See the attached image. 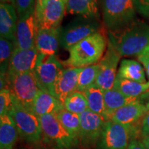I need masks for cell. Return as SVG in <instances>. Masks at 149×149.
Returning <instances> with one entry per match:
<instances>
[{
  "label": "cell",
  "instance_id": "1",
  "mask_svg": "<svg viewBox=\"0 0 149 149\" xmlns=\"http://www.w3.org/2000/svg\"><path fill=\"white\" fill-rule=\"evenodd\" d=\"M108 35L121 57L138 56L149 45V24L133 19L124 26L108 31Z\"/></svg>",
  "mask_w": 149,
  "mask_h": 149
},
{
  "label": "cell",
  "instance_id": "2",
  "mask_svg": "<svg viewBox=\"0 0 149 149\" xmlns=\"http://www.w3.org/2000/svg\"><path fill=\"white\" fill-rule=\"evenodd\" d=\"M108 46V40L102 32L95 33L70 48L68 58L61 62L68 68H84L98 64Z\"/></svg>",
  "mask_w": 149,
  "mask_h": 149
},
{
  "label": "cell",
  "instance_id": "3",
  "mask_svg": "<svg viewBox=\"0 0 149 149\" xmlns=\"http://www.w3.org/2000/svg\"><path fill=\"white\" fill-rule=\"evenodd\" d=\"M135 0H99L102 17L109 31L122 28L135 19Z\"/></svg>",
  "mask_w": 149,
  "mask_h": 149
},
{
  "label": "cell",
  "instance_id": "4",
  "mask_svg": "<svg viewBox=\"0 0 149 149\" xmlns=\"http://www.w3.org/2000/svg\"><path fill=\"white\" fill-rule=\"evenodd\" d=\"M6 88L10 91L12 98L26 109L32 111L33 102L40 90L34 72L6 74Z\"/></svg>",
  "mask_w": 149,
  "mask_h": 149
},
{
  "label": "cell",
  "instance_id": "5",
  "mask_svg": "<svg viewBox=\"0 0 149 149\" xmlns=\"http://www.w3.org/2000/svg\"><path fill=\"white\" fill-rule=\"evenodd\" d=\"M9 115L15 125L19 134L24 139L36 143L42 137V126L40 117L13 99V106Z\"/></svg>",
  "mask_w": 149,
  "mask_h": 149
},
{
  "label": "cell",
  "instance_id": "6",
  "mask_svg": "<svg viewBox=\"0 0 149 149\" xmlns=\"http://www.w3.org/2000/svg\"><path fill=\"white\" fill-rule=\"evenodd\" d=\"M98 19L80 17L60 29V46L65 50L70 48L95 33L100 32Z\"/></svg>",
  "mask_w": 149,
  "mask_h": 149
},
{
  "label": "cell",
  "instance_id": "7",
  "mask_svg": "<svg viewBox=\"0 0 149 149\" xmlns=\"http://www.w3.org/2000/svg\"><path fill=\"white\" fill-rule=\"evenodd\" d=\"M63 65L55 55H41L34 74L40 90L54 96V88Z\"/></svg>",
  "mask_w": 149,
  "mask_h": 149
},
{
  "label": "cell",
  "instance_id": "8",
  "mask_svg": "<svg viewBox=\"0 0 149 149\" xmlns=\"http://www.w3.org/2000/svg\"><path fill=\"white\" fill-rule=\"evenodd\" d=\"M42 135L48 141L59 148L69 149L77 143V139L62 126L56 115L48 114L40 117Z\"/></svg>",
  "mask_w": 149,
  "mask_h": 149
},
{
  "label": "cell",
  "instance_id": "9",
  "mask_svg": "<svg viewBox=\"0 0 149 149\" xmlns=\"http://www.w3.org/2000/svg\"><path fill=\"white\" fill-rule=\"evenodd\" d=\"M135 124L123 125L109 121L102 134V149H127L130 137L135 133Z\"/></svg>",
  "mask_w": 149,
  "mask_h": 149
},
{
  "label": "cell",
  "instance_id": "10",
  "mask_svg": "<svg viewBox=\"0 0 149 149\" xmlns=\"http://www.w3.org/2000/svg\"><path fill=\"white\" fill-rule=\"evenodd\" d=\"M120 57V54L108 40L107 51L98 63L101 66V71L95 81V84L104 91L113 88Z\"/></svg>",
  "mask_w": 149,
  "mask_h": 149
},
{
  "label": "cell",
  "instance_id": "11",
  "mask_svg": "<svg viewBox=\"0 0 149 149\" xmlns=\"http://www.w3.org/2000/svg\"><path fill=\"white\" fill-rule=\"evenodd\" d=\"M79 115V138L84 146H92L102 136L107 120L93 112L86 110Z\"/></svg>",
  "mask_w": 149,
  "mask_h": 149
},
{
  "label": "cell",
  "instance_id": "12",
  "mask_svg": "<svg viewBox=\"0 0 149 149\" xmlns=\"http://www.w3.org/2000/svg\"><path fill=\"white\" fill-rule=\"evenodd\" d=\"M39 22L35 13L19 19L17 26L15 48L26 50L35 47Z\"/></svg>",
  "mask_w": 149,
  "mask_h": 149
},
{
  "label": "cell",
  "instance_id": "13",
  "mask_svg": "<svg viewBox=\"0 0 149 149\" xmlns=\"http://www.w3.org/2000/svg\"><path fill=\"white\" fill-rule=\"evenodd\" d=\"M40 54L36 47L22 50L15 48L11 57L7 74H20L34 72Z\"/></svg>",
  "mask_w": 149,
  "mask_h": 149
},
{
  "label": "cell",
  "instance_id": "14",
  "mask_svg": "<svg viewBox=\"0 0 149 149\" xmlns=\"http://www.w3.org/2000/svg\"><path fill=\"white\" fill-rule=\"evenodd\" d=\"M83 68H68L59 73L54 88V97L64 104L68 96L77 91L78 77Z\"/></svg>",
  "mask_w": 149,
  "mask_h": 149
},
{
  "label": "cell",
  "instance_id": "15",
  "mask_svg": "<svg viewBox=\"0 0 149 149\" xmlns=\"http://www.w3.org/2000/svg\"><path fill=\"white\" fill-rule=\"evenodd\" d=\"M66 3L61 0H49L37 18L39 26L43 29L59 28L64 17Z\"/></svg>",
  "mask_w": 149,
  "mask_h": 149
},
{
  "label": "cell",
  "instance_id": "16",
  "mask_svg": "<svg viewBox=\"0 0 149 149\" xmlns=\"http://www.w3.org/2000/svg\"><path fill=\"white\" fill-rule=\"evenodd\" d=\"M60 29L61 27L39 29L35 42L39 53L45 56L55 55L60 46Z\"/></svg>",
  "mask_w": 149,
  "mask_h": 149
},
{
  "label": "cell",
  "instance_id": "17",
  "mask_svg": "<svg viewBox=\"0 0 149 149\" xmlns=\"http://www.w3.org/2000/svg\"><path fill=\"white\" fill-rule=\"evenodd\" d=\"M146 114V105L138 101L117 110L110 117L109 121L123 125H133Z\"/></svg>",
  "mask_w": 149,
  "mask_h": 149
},
{
  "label": "cell",
  "instance_id": "18",
  "mask_svg": "<svg viewBox=\"0 0 149 149\" xmlns=\"http://www.w3.org/2000/svg\"><path fill=\"white\" fill-rule=\"evenodd\" d=\"M18 16L13 3L0 4V36L15 43Z\"/></svg>",
  "mask_w": 149,
  "mask_h": 149
},
{
  "label": "cell",
  "instance_id": "19",
  "mask_svg": "<svg viewBox=\"0 0 149 149\" xmlns=\"http://www.w3.org/2000/svg\"><path fill=\"white\" fill-rule=\"evenodd\" d=\"M63 109H64V104L42 90L39 91L32 108L33 113L39 117L48 114L57 115Z\"/></svg>",
  "mask_w": 149,
  "mask_h": 149
},
{
  "label": "cell",
  "instance_id": "20",
  "mask_svg": "<svg viewBox=\"0 0 149 149\" xmlns=\"http://www.w3.org/2000/svg\"><path fill=\"white\" fill-rule=\"evenodd\" d=\"M99 0H68L66 10L68 13L98 19Z\"/></svg>",
  "mask_w": 149,
  "mask_h": 149
},
{
  "label": "cell",
  "instance_id": "21",
  "mask_svg": "<svg viewBox=\"0 0 149 149\" xmlns=\"http://www.w3.org/2000/svg\"><path fill=\"white\" fill-rule=\"evenodd\" d=\"M141 101L139 97H129L123 95L118 91L112 88L104 91V103H105L107 122H109L111 115L124 106Z\"/></svg>",
  "mask_w": 149,
  "mask_h": 149
},
{
  "label": "cell",
  "instance_id": "22",
  "mask_svg": "<svg viewBox=\"0 0 149 149\" xmlns=\"http://www.w3.org/2000/svg\"><path fill=\"white\" fill-rule=\"evenodd\" d=\"M18 131L9 114L0 116V149H13L18 139Z\"/></svg>",
  "mask_w": 149,
  "mask_h": 149
},
{
  "label": "cell",
  "instance_id": "23",
  "mask_svg": "<svg viewBox=\"0 0 149 149\" xmlns=\"http://www.w3.org/2000/svg\"><path fill=\"white\" fill-rule=\"evenodd\" d=\"M116 77L139 83L147 82L144 68L140 63L133 59H123Z\"/></svg>",
  "mask_w": 149,
  "mask_h": 149
},
{
  "label": "cell",
  "instance_id": "24",
  "mask_svg": "<svg viewBox=\"0 0 149 149\" xmlns=\"http://www.w3.org/2000/svg\"><path fill=\"white\" fill-rule=\"evenodd\" d=\"M113 88L126 97H139L149 90V81L146 83H139L116 77Z\"/></svg>",
  "mask_w": 149,
  "mask_h": 149
},
{
  "label": "cell",
  "instance_id": "25",
  "mask_svg": "<svg viewBox=\"0 0 149 149\" xmlns=\"http://www.w3.org/2000/svg\"><path fill=\"white\" fill-rule=\"evenodd\" d=\"M83 93L87 100L89 111L103 117L105 119L106 109L104 103V91L94 84Z\"/></svg>",
  "mask_w": 149,
  "mask_h": 149
},
{
  "label": "cell",
  "instance_id": "26",
  "mask_svg": "<svg viewBox=\"0 0 149 149\" xmlns=\"http://www.w3.org/2000/svg\"><path fill=\"white\" fill-rule=\"evenodd\" d=\"M100 71L101 66L99 64L83 68L78 77L77 91L84 93L89 87L95 84Z\"/></svg>",
  "mask_w": 149,
  "mask_h": 149
},
{
  "label": "cell",
  "instance_id": "27",
  "mask_svg": "<svg viewBox=\"0 0 149 149\" xmlns=\"http://www.w3.org/2000/svg\"><path fill=\"white\" fill-rule=\"evenodd\" d=\"M56 116L68 133L77 139L79 138L80 130L79 115L68 111L64 109L59 111Z\"/></svg>",
  "mask_w": 149,
  "mask_h": 149
},
{
  "label": "cell",
  "instance_id": "28",
  "mask_svg": "<svg viewBox=\"0 0 149 149\" xmlns=\"http://www.w3.org/2000/svg\"><path fill=\"white\" fill-rule=\"evenodd\" d=\"M64 109L71 113L80 115L88 109V102L83 93L75 91L64 102Z\"/></svg>",
  "mask_w": 149,
  "mask_h": 149
},
{
  "label": "cell",
  "instance_id": "29",
  "mask_svg": "<svg viewBox=\"0 0 149 149\" xmlns=\"http://www.w3.org/2000/svg\"><path fill=\"white\" fill-rule=\"evenodd\" d=\"M15 49V43L5 38L0 39V68L1 75H5L8 72L11 57Z\"/></svg>",
  "mask_w": 149,
  "mask_h": 149
},
{
  "label": "cell",
  "instance_id": "30",
  "mask_svg": "<svg viewBox=\"0 0 149 149\" xmlns=\"http://www.w3.org/2000/svg\"><path fill=\"white\" fill-rule=\"evenodd\" d=\"M37 0H13L19 19H22L35 13Z\"/></svg>",
  "mask_w": 149,
  "mask_h": 149
},
{
  "label": "cell",
  "instance_id": "31",
  "mask_svg": "<svg viewBox=\"0 0 149 149\" xmlns=\"http://www.w3.org/2000/svg\"><path fill=\"white\" fill-rule=\"evenodd\" d=\"M13 106V98L10 91L3 88L0 91V116L8 114Z\"/></svg>",
  "mask_w": 149,
  "mask_h": 149
},
{
  "label": "cell",
  "instance_id": "32",
  "mask_svg": "<svg viewBox=\"0 0 149 149\" xmlns=\"http://www.w3.org/2000/svg\"><path fill=\"white\" fill-rule=\"evenodd\" d=\"M136 11L149 19V0H135Z\"/></svg>",
  "mask_w": 149,
  "mask_h": 149
},
{
  "label": "cell",
  "instance_id": "33",
  "mask_svg": "<svg viewBox=\"0 0 149 149\" xmlns=\"http://www.w3.org/2000/svg\"><path fill=\"white\" fill-rule=\"evenodd\" d=\"M141 133L144 137H149V113L145 115L141 122Z\"/></svg>",
  "mask_w": 149,
  "mask_h": 149
},
{
  "label": "cell",
  "instance_id": "34",
  "mask_svg": "<svg viewBox=\"0 0 149 149\" xmlns=\"http://www.w3.org/2000/svg\"><path fill=\"white\" fill-rule=\"evenodd\" d=\"M137 59L144 66L145 72H146L149 81V56L144 55V54H140V55L137 56Z\"/></svg>",
  "mask_w": 149,
  "mask_h": 149
},
{
  "label": "cell",
  "instance_id": "35",
  "mask_svg": "<svg viewBox=\"0 0 149 149\" xmlns=\"http://www.w3.org/2000/svg\"><path fill=\"white\" fill-rule=\"evenodd\" d=\"M49 0H37L36 1V8H35V13L36 15L37 18L39 17V16L42 13L43 9H44V6L46 4V3Z\"/></svg>",
  "mask_w": 149,
  "mask_h": 149
},
{
  "label": "cell",
  "instance_id": "36",
  "mask_svg": "<svg viewBox=\"0 0 149 149\" xmlns=\"http://www.w3.org/2000/svg\"><path fill=\"white\" fill-rule=\"evenodd\" d=\"M127 149H146V147L142 141L137 139H133L130 141Z\"/></svg>",
  "mask_w": 149,
  "mask_h": 149
},
{
  "label": "cell",
  "instance_id": "37",
  "mask_svg": "<svg viewBox=\"0 0 149 149\" xmlns=\"http://www.w3.org/2000/svg\"><path fill=\"white\" fill-rule=\"evenodd\" d=\"M142 142L146 147V149H149V137H145L142 139Z\"/></svg>",
  "mask_w": 149,
  "mask_h": 149
},
{
  "label": "cell",
  "instance_id": "38",
  "mask_svg": "<svg viewBox=\"0 0 149 149\" xmlns=\"http://www.w3.org/2000/svg\"><path fill=\"white\" fill-rule=\"evenodd\" d=\"M139 99H140V100H143V99H149V90L146 93H144V95L139 97Z\"/></svg>",
  "mask_w": 149,
  "mask_h": 149
},
{
  "label": "cell",
  "instance_id": "39",
  "mask_svg": "<svg viewBox=\"0 0 149 149\" xmlns=\"http://www.w3.org/2000/svg\"><path fill=\"white\" fill-rule=\"evenodd\" d=\"M1 3H13V0H0Z\"/></svg>",
  "mask_w": 149,
  "mask_h": 149
},
{
  "label": "cell",
  "instance_id": "40",
  "mask_svg": "<svg viewBox=\"0 0 149 149\" xmlns=\"http://www.w3.org/2000/svg\"><path fill=\"white\" fill-rule=\"evenodd\" d=\"M141 54H144V55H146L147 56H149V45L147 46L146 48H145L144 51H143Z\"/></svg>",
  "mask_w": 149,
  "mask_h": 149
},
{
  "label": "cell",
  "instance_id": "41",
  "mask_svg": "<svg viewBox=\"0 0 149 149\" xmlns=\"http://www.w3.org/2000/svg\"><path fill=\"white\" fill-rule=\"evenodd\" d=\"M146 108L147 113H149V101L147 102L146 104Z\"/></svg>",
  "mask_w": 149,
  "mask_h": 149
},
{
  "label": "cell",
  "instance_id": "42",
  "mask_svg": "<svg viewBox=\"0 0 149 149\" xmlns=\"http://www.w3.org/2000/svg\"><path fill=\"white\" fill-rule=\"evenodd\" d=\"M61 1H63V2H64V3H66H66H67V1H68V0H61Z\"/></svg>",
  "mask_w": 149,
  "mask_h": 149
}]
</instances>
